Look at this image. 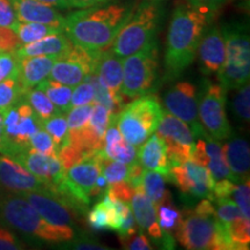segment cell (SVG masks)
Masks as SVG:
<instances>
[{"mask_svg": "<svg viewBox=\"0 0 250 250\" xmlns=\"http://www.w3.org/2000/svg\"><path fill=\"white\" fill-rule=\"evenodd\" d=\"M136 1L108 2L81 8L65 17L62 30L72 44L92 52L111 46L136 8Z\"/></svg>", "mask_w": 250, "mask_h": 250, "instance_id": "1", "label": "cell"}, {"mask_svg": "<svg viewBox=\"0 0 250 250\" xmlns=\"http://www.w3.org/2000/svg\"><path fill=\"white\" fill-rule=\"evenodd\" d=\"M215 13L205 7L182 2L175 7L167 36L165 79L173 81L187 70L197 56L199 41Z\"/></svg>", "mask_w": 250, "mask_h": 250, "instance_id": "2", "label": "cell"}, {"mask_svg": "<svg viewBox=\"0 0 250 250\" xmlns=\"http://www.w3.org/2000/svg\"><path fill=\"white\" fill-rule=\"evenodd\" d=\"M0 224L34 241L61 245L76 235L72 228L56 227L42 218L22 196L0 195Z\"/></svg>", "mask_w": 250, "mask_h": 250, "instance_id": "3", "label": "cell"}, {"mask_svg": "<svg viewBox=\"0 0 250 250\" xmlns=\"http://www.w3.org/2000/svg\"><path fill=\"white\" fill-rule=\"evenodd\" d=\"M179 242L189 250H234L226 226L217 213H199L184 210L175 227Z\"/></svg>", "mask_w": 250, "mask_h": 250, "instance_id": "4", "label": "cell"}, {"mask_svg": "<svg viewBox=\"0 0 250 250\" xmlns=\"http://www.w3.org/2000/svg\"><path fill=\"white\" fill-rule=\"evenodd\" d=\"M220 29L225 41V62L217 73L218 79L224 88L237 89L249 83V26L241 21H230Z\"/></svg>", "mask_w": 250, "mask_h": 250, "instance_id": "5", "label": "cell"}, {"mask_svg": "<svg viewBox=\"0 0 250 250\" xmlns=\"http://www.w3.org/2000/svg\"><path fill=\"white\" fill-rule=\"evenodd\" d=\"M162 8L155 0H143L117 34L110 46L114 54L125 58L154 42L160 28Z\"/></svg>", "mask_w": 250, "mask_h": 250, "instance_id": "6", "label": "cell"}, {"mask_svg": "<svg viewBox=\"0 0 250 250\" xmlns=\"http://www.w3.org/2000/svg\"><path fill=\"white\" fill-rule=\"evenodd\" d=\"M133 100L118 112L116 125L126 142L139 147L155 132L165 109H162L159 99L152 94Z\"/></svg>", "mask_w": 250, "mask_h": 250, "instance_id": "7", "label": "cell"}, {"mask_svg": "<svg viewBox=\"0 0 250 250\" xmlns=\"http://www.w3.org/2000/svg\"><path fill=\"white\" fill-rule=\"evenodd\" d=\"M159 73V48L156 41L145 49L123 58L122 95L137 99L155 89Z\"/></svg>", "mask_w": 250, "mask_h": 250, "instance_id": "8", "label": "cell"}, {"mask_svg": "<svg viewBox=\"0 0 250 250\" xmlns=\"http://www.w3.org/2000/svg\"><path fill=\"white\" fill-rule=\"evenodd\" d=\"M227 89L220 83L203 80L198 92V116L199 122L215 140H226L232 137V127L226 115Z\"/></svg>", "mask_w": 250, "mask_h": 250, "instance_id": "9", "label": "cell"}, {"mask_svg": "<svg viewBox=\"0 0 250 250\" xmlns=\"http://www.w3.org/2000/svg\"><path fill=\"white\" fill-rule=\"evenodd\" d=\"M5 146L2 154L17 155L29 147V139L40 127L42 121L23 98L4 112Z\"/></svg>", "mask_w": 250, "mask_h": 250, "instance_id": "10", "label": "cell"}, {"mask_svg": "<svg viewBox=\"0 0 250 250\" xmlns=\"http://www.w3.org/2000/svg\"><path fill=\"white\" fill-rule=\"evenodd\" d=\"M155 131L167 146L170 166L182 164L191 159L192 149L195 147V137L186 122L164 111Z\"/></svg>", "mask_w": 250, "mask_h": 250, "instance_id": "11", "label": "cell"}, {"mask_svg": "<svg viewBox=\"0 0 250 250\" xmlns=\"http://www.w3.org/2000/svg\"><path fill=\"white\" fill-rule=\"evenodd\" d=\"M164 109L190 125L195 138L208 133L198 120V92L196 86L189 81L175 83L165 94Z\"/></svg>", "mask_w": 250, "mask_h": 250, "instance_id": "12", "label": "cell"}, {"mask_svg": "<svg viewBox=\"0 0 250 250\" xmlns=\"http://www.w3.org/2000/svg\"><path fill=\"white\" fill-rule=\"evenodd\" d=\"M100 52L87 51L80 46L73 45L64 55L58 56L49 74V79L62 85L76 87L95 71Z\"/></svg>", "mask_w": 250, "mask_h": 250, "instance_id": "13", "label": "cell"}, {"mask_svg": "<svg viewBox=\"0 0 250 250\" xmlns=\"http://www.w3.org/2000/svg\"><path fill=\"white\" fill-rule=\"evenodd\" d=\"M169 181L176 184L181 191L188 196L212 201V190L215 181L208 168L191 159L182 164L170 166Z\"/></svg>", "mask_w": 250, "mask_h": 250, "instance_id": "14", "label": "cell"}, {"mask_svg": "<svg viewBox=\"0 0 250 250\" xmlns=\"http://www.w3.org/2000/svg\"><path fill=\"white\" fill-rule=\"evenodd\" d=\"M13 158L35 175L49 192H54L64 181L65 169L57 155H46L28 147Z\"/></svg>", "mask_w": 250, "mask_h": 250, "instance_id": "15", "label": "cell"}, {"mask_svg": "<svg viewBox=\"0 0 250 250\" xmlns=\"http://www.w3.org/2000/svg\"><path fill=\"white\" fill-rule=\"evenodd\" d=\"M0 184L14 193L28 191H48L40 182L35 175H33L24 166H22L13 156L0 155Z\"/></svg>", "mask_w": 250, "mask_h": 250, "instance_id": "16", "label": "cell"}, {"mask_svg": "<svg viewBox=\"0 0 250 250\" xmlns=\"http://www.w3.org/2000/svg\"><path fill=\"white\" fill-rule=\"evenodd\" d=\"M197 54L203 74L211 76L220 71L225 62V41L218 24H208L199 41Z\"/></svg>", "mask_w": 250, "mask_h": 250, "instance_id": "17", "label": "cell"}, {"mask_svg": "<svg viewBox=\"0 0 250 250\" xmlns=\"http://www.w3.org/2000/svg\"><path fill=\"white\" fill-rule=\"evenodd\" d=\"M26 198L44 220L56 227L76 229V223L64 203L49 191H28L18 193Z\"/></svg>", "mask_w": 250, "mask_h": 250, "instance_id": "18", "label": "cell"}, {"mask_svg": "<svg viewBox=\"0 0 250 250\" xmlns=\"http://www.w3.org/2000/svg\"><path fill=\"white\" fill-rule=\"evenodd\" d=\"M20 22H36L62 28L65 17L52 6L37 0H9Z\"/></svg>", "mask_w": 250, "mask_h": 250, "instance_id": "19", "label": "cell"}, {"mask_svg": "<svg viewBox=\"0 0 250 250\" xmlns=\"http://www.w3.org/2000/svg\"><path fill=\"white\" fill-rule=\"evenodd\" d=\"M130 208L140 230H147L153 241L156 245H160L162 229L158 223L155 205L144 192L143 187L134 189V193L130 201Z\"/></svg>", "mask_w": 250, "mask_h": 250, "instance_id": "20", "label": "cell"}, {"mask_svg": "<svg viewBox=\"0 0 250 250\" xmlns=\"http://www.w3.org/2000/svg\"><path fill=\"white\" fill-rule=\"evenodd\" d=\"M57 57L58 56H33L19 58L18 80L24 93L49 77Z\"/></svg>", "mask_w": 250, "mask_h": 250, "instance_id": "21", "label": "cell"}, {"mask_svg": "<svg viewBox=\"0 0 250 250\" xmlns=\"http://www.w3.org/2000/svg\"><path fill=\"white\" fill-rule=\"evenodd\" d=\"M137 158L145 169L158 171L169 181L170 164L167 155V146L158 133L151 134L144 145H140Z\"/></svg>", "mask_w": 250, "mask_h": 250, "instance_id": "22", "label": "cell"}, {"mask_svg": "<svg viewBox=\"0 0 250 250\" xmlns=\"http://www.w3.org/2000/svg\"><path fill=\"white\" fill-rule=\"evenodd\" d=\"M96 76L105 87L117 98H122L123 83V58L111 51L110 48L103 50L98 56L95 64Z\"/></svg>", "mask_w": 250, "mask_h": 250, "instance_id": "23", "label": "cell"}, {"mask_svg": "<svg viewBox=\"0 0 250 250\" xmlns=\"http://www.w3.org/2000/svg\"><path fill=\"white\" fill-rule=\"evenodd\" d=\"M72 42L64 31L51 34L35 42L21 44L14 52L18 58L33 57V56H61L72 49Z\"/></svg>", "mask_w": 250, "mask_h": 250, "instance_id": "24", "label": "cell"}, {"mask_svg": "<svg viewBox=\"0 0 250 250\" xmlns=\"http://www.w3.org/2000/svg\"><path fill=\"white\" fill-rule=\"evenodd\" d=\"M227 144L223 146V152L229 170L235 177L236 183L249 179L250 167V151L247 140L234 137L228 138Z\"/></svg>", "mask_w": 250, "mask_h": 250, "instance_id": "25", "label": "cell"}, {"mask_svg": "<svg viewBox=\"0 0 250 250\" xmlns=\"http://www.w3.org/2000/svg\"><path fill=\"white\" fill-rule=\"evenodd\" d=\"M204 139V145H205V152L208 155V168L210 171L212 177L214 181L228 179L233 181L234 183H236L235 177L232 174V171L229 170L226 159H225L224 152H223V146L220 145L219 140H215L212 137L208 136V133H205L204 136L201 137Z\"/></svg>", "mask_w": 250, "mask_h": 250, "instance_id": "26", "label": "cell"}, {"mask_svg": "<svg viewBox=\"0 0 250 250\" xmlns=\"http://www.w3.org/2000/svg\"><path fill=\"white\" fill-rule=\"evenodd\" d=\"M36 88L43 90L46 94V96L50 99L54 104L62 112H67L71 107V96H72V87L62 85L61 83L44 79L41 81L39 85H36Z\"/></svg>", "mask_w": 250, "mask_h": 250, "instance_id": "27", "label": "cell"}, {"mask_svg": "<svg viewBox=\"0 0 250 250\" xmlns=\"http://www.w3.org/2000/svg\"><path fill=\"white\" fill-rule=\"evenodd\" d=\"M166 181L167 179L158 171L144 169L142 182L143 190L148 196V198L154 203L155 206L160 204L170 195L166 189Z\"/></svg>", "mask_w": 250, "mask_h": 250, "instance_id": "28", "label": "cell"}, {"mask_svg": "<svg viewBox=\"0 0 250 250\" xmlns=\"http://www.w3.org/2000/svg\"><path fill=\"white\" fill-rule=\"evenodd\" d=\"M23 100L30 105L31 109L35 111V114L42 122L58 114V112H62L54 103L50 101L46 94L39 88H31L27 90L23 94Z\"/></svg>", "mask_w": 250, "mask_h": 250, "instance_id": "29", "label": "cell"}, {"mask_svg": "<svg viewBox=\"0 0 250 250\" xmlns=\"http://www.w3.org/2000/svg\"><path fill=\"white\" fill-rule=\"evenodd\" d=\"M15 33L20 40L21 44H28V43L35 42L43 37L51 35V34L62 33V28L50 26L44 23L36 22H19L14 29Z\"/></svg>", "mask_w": 250, "mask_h": 250, "instance_id": "30", "label": "cell"}, {"mask_svg": "<svg viewBox=\"0 0 250 250\" xmlns=\"http://www.w3.org/2000/svg\"><path fill=\"white\" fill-rule=\"evenodd\" d=\"M226 226L227 233L232 240L234 249L246 250L249 249L250 245V225L249 219L242 217L229 224H224Z\"/></svg>", "mask_w": 250, "mask_h": 250, "instance_id": "31", "label": "cell"}, {"mask_svg": "<svg viewBox=\"0 0 250 250\" xmlns=\"http://www.w3.org/2000/svg\"><path fill=\"white\" fill-rule=\"evenodd\" d=\"M23 89L17 78H9L0 81V112L8 110L9 108L23 98Z\"/></svg>", "mask_w": 250, "mask_h": 250, "instance_id": "32", "label": "cell"}, {"mask_svg": "<svg viewBox=\"0 0 250 250\" xmlns=\"http://www.w3.org/2000/svg\"><path fill=\"white\" fill-rule=\"evenodd\" d=\"M42 127L48 132L54 139L56 145V151L66 142L68 134V126L66 117L64 116L62 112L54 115L48 120L42 122Z\"/></svg>", "mask_w": 250, "mask_h": 250, "instance_id": "33", "label": "cell"}, {"mask_svg": "<svg viewBox=\"0 0 250 250\" xmlns=\"http://www.w3.org/2000/svg\"><path fill=\"white\" fill-rule=\"evenodd\" d=\"M155 208L158 214V223L161 229L169 230V232L171 229H175L181 217V212L173 205L170 195L160 204L156 205Z\"/></svg>", "mask_w": 250, "mask_h": 250, "instance_id": "34", "label": "cell"}, {"mask_svg": "<svg viewBox=\"0 0 250 250\" xmlns=\"http://www.w3.org/2000/svg\"><path fill=\"white\" fill-rule=\"evenodd\" d=\"M101 173L109 184L122 182V181L127 180L129 165L111 160L104 153L101 158Z\"/></svg>", "mask_w": 250, "mask_h": 250, "instance_id": "35", "label": "cell"}, {"mask_svg": "<svg viewBox=\"0 0 250 250\" xmlns=\"http://www.w3.org/2000/svg\"><path fill=\"white\" fill-rule=\"evenodd\" d=\"M62 249H74V250H108L104 246L96 239L95 236L88 233L76 234L71 240L61 243Z\"/></svg>", "mask_w": 250, "mask_h": 250, "instance_id": "36", "label": "cell"}, {"mask_svg": "<svg viewBox=\"0 0 250 250\" xmlns=\"http://www.w3.org/2000/svg\"><path fill=\"white\" fill-rule=\"evenodd\" d=\"M29 147L46 155H57L54 139L43 127H40L29 139Z\"/></svg>", "mask_w": 250, "mask_h": 250, "instance_id": "37", "label": "cell"}, {"mask_svg": "<svg viewBox=\"0 0 250 250\" xmlns=\"http://www.w3.org/2000/svg\"><path fill=\"white\" fill-rule=\"evenodd\" d=\"M93 104H83L79 107H72L67 111V126L68 130H77L83 127L89 123L90 115H92Z\"/></svg>", "mask_w": 250, "mask_h": 250, "instance_id": "38", "label": "cell"}, {"mask_svg": "<svg viewBox=\"0 0 250 250\" xmlns=\"http://www.w3.org/2000/svg\"><path fill=\"white\" fill-rule=\"evenodd\" d=\"M250 87L249 83L237 88V94L234 98L233 101V109L234 112L240 120L248 123L250 118Z\"/></svg>", "mask_w": 250, "mask_h": 250, "instance_id": "39", "label": "cell"}, {"mask_svg": "<svg viewBox=\"0 0 250 250\" xmlns=\"http://www.w3.org/2000/svg\"><path fill=\"white\" fill-rule=\"evenodd\" d=\"M110 123V112L107 108L99 103H94L92 115L89 118V125L98 132L99 136L104 138V133Z\"/></svg>", "mask_w": 250, "mask_h": 250, "instance_id": "40", "label": "cell"}, {"mask_svg": "<svg viewBox=\"0 0 250 250\" xmlns=\"http://www.w3.org/2000/svg\"><path fill=\"white\" fill-rule=\"evenodd\" d=\"M250 182L249 179H246L239 182L235 186V189L232 195L234 196V201L239 206L242 215L247 219H250Z\"/></svg>", "mask_w": 250, "mask_h": 250, "instance_id": "41", "label": "cell"}, {"mask_svg": "<svg viewBox=\"0 0 250 250\" xmlns=\"http://www.w3.org/2000/svg\"><path fill=\"white\" fill-rule=\"evenodd\" d=\"M87 223L94 229H109L107 206L102 201L96 203L95 206L87 213Z\"/></svg>", "mask_w": 250, "mask_h": 250, "instance_id": "42", "label": "cell"}, {"mask_svg": "<svg viewBox=\"0 0 250 250\" xmlns=\"http://www.w3.org/2000/svg\"><path fill=\"white\" fill-rule=\"evenodd\" d=\"M19 76V58L14 52H0V81Z\"/></svg>", "mask_w": 250, "mask_h": 250, "instance_id": "43", "label": "cell"}, {"mask_svg": "<svg viewBox=\"0 0 250 250\" xmlns=\"http://www.w3.org/2000/svg\"><path fill=\"white\" fill-rule=\"evenodd\" d=\"M94 100V88L89 81L83 80L79 85L76 86V89L72 92L71 107H79V105L89 104Z\"/></svg>", "mask_w": 250, "mask_h": 250, "instance_id": "44", "label": "cell"}, {"mask_svg": "<svg viewBox=\"0 0 250 250\" xmlns=\"http://www.w3.org/2000/svg\"><path fill=\"white\" fill-rule=\"evenodd\" d=\"M218 210H215L217 217L223 224H229L232 221L236 220L237 218L242 217L241 211H240L239 206L236 205L235 202L232 199H225V201L218 202Z\"/></svg>", "mask_w": 250, "mask_h": 250, "instance_id": "45", "label": "cell"}, {"mask_svg": "<svg viewBox=\"0 0 250 250\" xmlns=\"http://www.w3.org/2000/svg\"><path fill=\"white\" fill-rule=\"evenodd\" d=\"M20 45V40L13 29L0 27V52H15Z\"/></svg>", "mask_w": 250, "mask_h": 250, "instance_id": "46", "label": "cell"}, {"mask_svg": "<svg viewBox=\"0 0 250 250\" xmlns=\"http://www.w3.org/2000/svg\"><path fill=\"white\" fill-rule=\"evenodd\" d=\"M19 22L20 21L18 20L11 1L9 0H0V27L11 28L14 30Z\"/></svg>", "mask_w": 250, "mask_h": 250, "instance_id": "47", "label": "cell"}, {"mask_svg": "<svg viewBox=\"0 0 250 250\" xmlns=\"http://www.w3.org/2000/svg\"><path fill=\"white\" fill-rule=\"evenodd\" d=\"M235 186L236 184L233 181L228 179L215 181L213 190H212V201L218 203L228 199L235 189Z\"/></svg>", "mask_w": 250, "mask_h": 250, "instance_id": "48", "label": "cell"}, {"mask_svg": "<svg viewBox=\"0 0 250 250\" xmlns=\"http://www.w3.org/2000/svg\"><path fill=\"white\" fill-rule=\"evenodd\" d=\"M24 248V243L17 234L8 228L0 227V250H20Z\"/></svg>", "mask_w": 250, "mask_h": 250, "instance_id": "49", "label": "cell"}, {"mask_svg": "<svg viewBox=\"0 0 250 250\" xmlns=\"http://www.w3.org/2000/svg\"><path fill=\"white\" fill-rule=\"evenodd\" d=\"M107 192L111 197H115V198L121 199L123 202L130 203L134 193V189L126 181H122V182L108 184Z\"/></svg>", "mask_w": 250, "mask_h": 250, "instance_id": "50", "label": "cell"}, {"mask_svg": "<svg viewBox=\"0 0 250 250\" xmlns=\"http://www.w3.org/2000/svg\"><path fill=\"white\" fill-rule=\"evenodd\" d=\"M121 242L125 249H130V250H152L153 249L148 237L143 233V230H140L138 235L134 234V235L131 236L130 239L124 240V241H121Z\"/></svg>", "mask_w": 250, "mask_h": 250, "instance_id": "51", "label": "cell"}, {"mask_svg": "<svg viewBox=\"0 0 250 250\" xmlns=\"http://www.w3.org/2000/svg\"><path fill=\"white\" fill-rule=\"evenodd\" d=\"M186 1L193 6H199V7H205L213 12H217L224 5H226L229 0H186Z\"/></svg>", "mask_w": 250, "mask_h": 250, "instance_id": "52", "label": "cell"}, {"mask_svg": "<svg viewBox=\"0 0 250 250\" xmlns=\"http://www.w3.org/2000/svg\"><path fill=\"white\" fill-rule=\"evenodd\" d=\"M115 1V0H67L70 8H87L96 5L108 4V2Z\"/></svg>", "mask_w": 250, "mask_h": 250, "instance_id": "53", "label": "cell"}, {"mask_svg": "<svg viewBox=\"0 0 250 250\" xmlns=\"http://www.w3.org/2000/svg\"><path fill=\"white\" fill-rule=\"evenodd\" d=\"M42 4L52 6V7L61 8V9H70V6L67 4V0H37Z\"/></svg>", "mask_w": 250, "mask_h": 250, "instance_id": "54", "label": "cell"}, {"mask_svg": "<svg viewBox=\"0 0 250 250\" xmlns=\"http://www.w3.org/2000/svg\"><path fill=\"white\" fill-rule=\"evenodd\" d=\"M5 146V125H4V114L0 112V153H2Z\"/></svg>", "mask_w": 250, "mask_h": 250, "instance_id": "55", "label": "cell"}]
</instances>
